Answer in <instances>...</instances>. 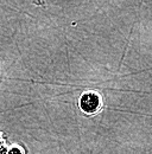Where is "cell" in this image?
I'll use <instances>...</instances> for the list:
<instances>
[{
  "label": "cell",
  "mask_w": 152,
  "mask_h": 154,
  "mask_svg": "<svg viewBox=\"0 0 152 154\" xmlns=\"http://www.w3.org/2000/svg\"><path fill=\"white\" fill-rule=\"evenodd\" d=\"M102 95L96 90L83 91L78 97V108L86 116H94L103 109Z\"/></svg>",
  "instance_id": "1"
},
{
  "label": "cell",
  "mask_w": 152,
  "mask_h": 154,
  "mask_svg": "<svg viewBox=\"0 0 152 154\" xmlns=\"http://www.w3.org/2000/svg\"><path fill=\"white\" fill-rule=\"evenodd\" d=\"M8 154H29V151L23 143H12L8 146Z\"/></svg>",
  "instance_id": "2"
},
{
  "label": "cell",
  "mask_w": 152,
  "mask_h": 154,
  "mask_svg": "<svg viewBox=\"0 0 152 154\" xmlns=\"http://www.w3.org/2000/svg\"><path fill=\"white\" fill-rule=\"evenodd\" d=\"M0 154H8V145L4 143V145L0 147Z\"/></svg>",
  "instance_id": "3"
},
{
  "label": "cell",
  "mask_w": 152,
  "mask_h": 154,
  "mask_svg": "<svg viewBox=\"0 0 152 154\" xmlns=\"http://www.w3.org/2000/svg\"><path fill=\"white\" fill-rule=\"evenodd\" d=\"M5 140H6V134H5L4 132H1V131H0V147H1L4 143H6V142H5Z\"/></svg>",
  "instance_id": "4"
}]
</instances>
